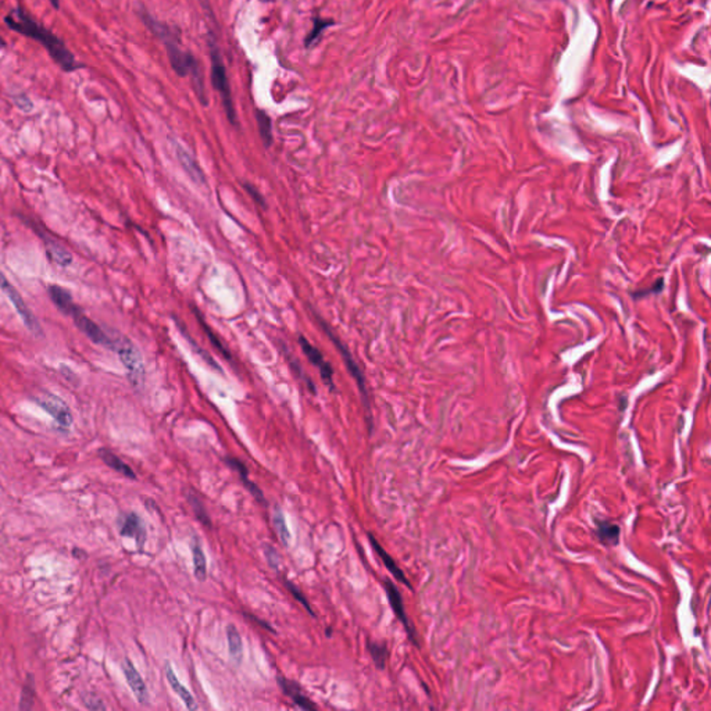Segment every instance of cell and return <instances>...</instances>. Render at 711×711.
Segmentation results:
<instances>
[{"label": "cell", "mask_w": 711, "mask_h": 711, "mask_svg": "<svg viewBox=\"0 0 711 711\" xmlns=\"http://www.w3.org/2000/svg\"><path fill=\"white\" fill-rule=\"evenodd\" d=\"M142 19L145 24L149 27V30L164 44L172 70L180 77L190 75L192 78V84L198 99L202 102V104L207 106V95L205 89L203 74L198 59L192 53L181 48L180 38H178V35L172 31L169 26L153 19L147 13H142Z\"/></svg>", "instance_id": "cell-1"}, {"label": "cell", "mask_w": 711, "mask_h": 711, "mask_svg": "<svg viewBox=\"0 0 711 711\" xmlns=\"http://www.w3.org/2000/svg\"><path fill=\"white\" fill-rule=\"evenodd\" d=\"M5 23L10 30L39 42L64 71L71 73L84 67L75 60L74 55L68 50V48L60 38L53 35L44 26L38 24L24 10L13 9L9 13V16L5 17Z\"/></svg>", "instance_id": "cell-2"}, {"label": "cell", "mask_w": 711, "mask_h": 711, "mask_svg": "<svg viewBox=\"0 0 711 711\" xmlns=\"http://www.w3.org/2000/svg\"><path fill=\"white\" fill-rule=\"evenodd\" d=\"M207 42H209L210 60H212V82H213L216 91L221 96V100H223V104H224V109H225L230 122L232 125H237L238 118H237V113H235V107H234V102H232L227 68L224 66L221 52H220V48L217 45V41H216V37L213 33H209Z\"/></svg>", "instance_id": "cell-3"}, {"label": "cell", "mask_w": 711, "mask_h": 711, "mask_svg": "<svg viewBox=\"0 0 711 711\" xmlns=\"http://www.w3.org/2000/svg\"><path fill=\"white\" fill-rule=\"evenodd\" d=\"M313 314H314V318L315 321L320 322L321 328L324 329V332L331 338L332 343L336 346L338 351L340 353L342 359H343V363L347 369V371L350 373V376L354 378L356 384H358L359 387V391H360V395H362V400H363V406L366 409V414H367V421H369V427L371 430V412H370V398H369V391H367V385H366V378H364V374L360 369V366L358 364V362L354 360V358L351 356L350 350L347 349V346L338 338V335L331 329V326L321 318V315L313 310Z\"/></svg>", "instance_id": "cell-4"}, {"label": "cell", "mask_w": 711, "mask_h": 711, "mask_svg": "<svg viewBox=\"0 0 711 711\" xmlns=\"http://www.w3.org/2000/svg\"><path fill=\"white\" fill-rule=\"evenodd\" d=\"M114 351L118 354L122 366L125 367L132 387H135L136 389L143 387L145 366H143L142 354L138 350V347L128 338H125L120 333H116Z\"/></svg>", "instance_id": "cell-5"}, {"label": "cell", "mask_w": 711, "mask_h": 711, "mask_svg": "<svg viewBox=\"0 0 711 711\" xmlns=\"http://www.w3.org/2000/svg\"><path fill=\"white\" fill-rule=\"evenodd\" d=\"M0 289L3 290V293L6 295V297L12 302V304L15 306V310L17 311V314L20 315V318L23 320V322L26 324V326L37 336H42L44 335V331L41 328V324L39 321L37 320V317L34 315V313L30 310V307L27 306L26 300L23 299V296L20 295V292L10 284V281L6 278V275L0 271Z\"/></svg>", "instance_id": "cell-6"}, {"label": "cell", "mask_w": 711, "mask_h": 711, "mask_svg": "<svg viewBox=\"0 0 711 711\" xmlns=\"http://www.w3.org/2000/svg\"><path fill=\"white\" fill-rule=\"evenodd\" d=\"M71 318L74 320L77 328L93 343L99 344V346H103L109 350H114V343H116V333L111 335V333H107L104 329L100 328V325H98L96 322H93L89 317H86L81 308H78L73 315Z\"/></svg>", "instance_id": "cell-7"}, {"label": "cell", "mask_w": 711, "mask_h": 711, "mask_svg": "<svg viewBox=\"0 0 711 711\" xmlns=\"http://www.w3.org/2000/svg\"><path fill=\"white\" fill-rule=\"evenodd\" d=\"M35 402L55 418L60 430L67 431L71 427L73 414L63 399L52 394H45L42 398H35Z\"/></svg>", "instance_id": "cell-8"}, {"label": "cell", "mask_w": 711, "mask_h": 711, "mask_svg": "<svg viewBox=\"0 0 711 711\" xmlns=\"http://www.w3.org/2000/svg\"><path fill=\"white\" fill-rule=\"evenodd\" d=\"M299 344L304 353L306 358L308 359V362L318 369L320 371V377L322 380V382L331 389V391H335V385H333V369L332 366L329 364V362L325 360L324 354L320 351V349H317L315 346H313L303 335L299 336Z\"/></svg>", "instance_id": "cell-9"}, {"label": "cell", "mask_w": 711, "mask_h": 711, "mask_svg": "<svg viewBox=\"0 0 711 711\" xmlns=\"http://www.w3.org/2000/svg\"><path fill=\"white\" fill-rule=\"evenodd\" d=\"M384 587H385V591H387V596H388V600H389V604L395 613V616L398 617V620L402 622V625L405 627L407 635H409V639L416 645L418 646V639H417V632H416V628L414 625L412 624L407 613H406V609H405V603H403V598L399 592V589L391 582V581H385L384 582Z\"/></svg>", "instance_id": "cell-10"}, {"label": "cell", "mask_w": 711, "mask_h": 711, "mask_svg": "<svg viewBox=\"0 0 711 711\" xmlns=\"http://www.w3.org/2000/svg\"><path fill=\"white\" fill-rule=\"evenodd\" d=\"M27 223L42 238L46 252H48V256L52 259L53 263H56L60 267H67L73 263L71 253L63 245H60L55 238H52L44 227L38 225L35 221H27Z\"/></svg>", "instance_id": "cell-11"}, {"label": "cell", "mask_w": 711, "mask_h": 711, "mask_svg": "<svg viewBox=\"0 0 711 711\" xmlns=\"http://www.w3.org/2000/svg\"><path fill=\"white\" fill-rule=\"evenodd\" d=\"M175 154H176L178 161H180L181 167L185 169V172L188 174V176L195 184H198V185L206 184V176H205L201 165L196 163L194 156L183 145L175 143Z\"/></svg>", "instance_id": "cell-12"}, {"label": "cell", "mask_w": 711, "mask_h": 711, "mask_svg": "<svg viewBox=\"0 0 711 711\" xmlns=\"http://www.w3.org/2000/svg\"><path fill=\"white\" fill-rule=\"evenodd\" d=\"M122 671H124V675H125V679H127V683L129 685L132 693L135 694L136 700L142 704H146L147 700H149V693H147V687H146V683L145 681L142 679L140 674L136 671V668L133 667V664L127 658L124 660L122 663Z\"/></svg>", "instance_id": "cell-13"}, {"label": "cell", "mask_w": 711, "mask_h": 711, "mask_svg": "<svg viewBox=\"0 0 711 711\" xmlns=\"http://www.w3.org/2000/svg\"><path fill=\"white\" fill-rule=\"evenodd\" d=\"M595 533L598 541L603 546H617L620 544L621 538V528L620 525L607 521V519H599L595 518Z\"/></svg>", "instance_id": "cell-14"}, {"label": "cell", "mask_w": 711, "mask_h": 711, "mask_svg": "<svg viewBox=\"0 0 711 711\" xmlns=\"http://www.w3.org/2000/svg\"><path fill=\"white\" fill-rule=\"evenodd\" d=\"M120 532H121L122 537L133 538L136 541L138 546H142L145 544V541H146L145 525H143L140 517L136 515L135 513L124 515V518L121 521Z\"/></svg>", "instance_id": "cell-15"}, {"label": "cell", "mask_w": 711, "mask_h": 711, "mask_svg": "<svg viewBox=\"0 0 711 711\" xmlns=\"http://www.w3.org/2000/svg\"><path fill=\"white\" fill-rule=\"evenodd\" d=\"M369 541L373 546V549L377 552V555L381 557V560L384 562L385 567L388 569V571L394 575V578H396L399 582H402L403 585H406L409 589H412V584L410 581L406 578L405 573L400 570V567L396 564V562L389 556V553L378 544V541L371 535V533H369Z\"/></svg>", "instance_id": "cell-16"}, {"label": "cell", "mask_w": 711, "mask_h": 711, "mask_svg": "<svg viewBox=\"0 0 711 711\" xmlns=\"http://www.w3.org/2000/svg\"><path fill=\"white\" fill-rule=\"evenodd\" d=\"M278 685L279 687L282 689V692L290 697L293 700V703L300 707L302 710H317V705L306 696L302 693L300 687L297 683L286 679V678H282V676H278Z\"/></svg>", "instance_id": "cell-17"}, {"label": "cell", "mask_w": 711, "mask_h": 711, "mask_svg": "<svg viewBox=\"0 0 711 711\" xmlns=\"http://www.w3.org/2000/svg\"><path fill=\"white\" fill-rule=\"evenodd\" d=\"M49 296L52 299V302L55 303V306L66 315L71 317L80 307L74 303L71 295L68 290H66L62 286H57V285H53V286H49Z\"/></svg>", "instance_id": "cell-18"}, {"label": "cell", "mask_w": 711, "mask_h": 711, "mask_svg": "<svg viewBox=\"0 0 711 711\" xmlns=\"http://www.w3.org/2000/svg\"><path fill=\"white\" fill-rule=\"evenodd\" d=\"M165 675H167V681H168V683H169L171 689L176 693V696L180 697V699L185 703V705H187L190 710H196V708H198V704H196V701H195V697H194V696H192V693H191V692H190V690H188V689H187V687L180 682V679L176 678V675H175V672H174V670H172V667H171L169 664H167V667H165Z\"/></svg>", "instance_id": "cell-19"}, {"label": "cell", "mask_w": 711, "mask_h": 711, "mask_svg": "<svg viewBox=\"0 0 711 711\" xmlns=\"http://www.w3.org/2000/svg\"><path fill=\"white\" fill-rule=\"evenodd\" d=\"M227 463H228V464H230L235 471H238V474H239V477H241L242 483H243V485L248 488V490H249V492H250V493L257 499V501H260V503L266 504V497H264V495H263L261 489H259V488H257V486L250 481V478H249V471H248L246 465H245L241 460H238V459H232V457H228V459H227Z\"/></svg>", "instance_id": "cell-20"}, {"label": "cell", "mask_w": 711, "mask_h": 711, "mask_svg": "<svg viewBox=\"0 0 711 711\" xmlns=\"http://www.w3.org/2000/svg\"><path fill=\"white\" fill-rule=\"evenodd\" d=\"M99 456H100V459H102V460H103V461H104L110 468L116 470L117 472H120V474H122V475H125V477H128V478H131V479H135V478H136V475H135V472L132 471V468H131L128 464H125V463H124L118 456H116L113 452L106 450V449H102V450L99 452Z\"/></svg>", "instance_id": "cell-21"}, {"label": "cell", "mask_w": 711, "mask_h": 711, "mask_svg": "<svg viewBox=\"0 0 711 711\" xmlns=\"http://www.w3.org/2000/svg\"><path fill=\"white\" fill-rule=\"evenodd\" d=\"M191 551H192V559H194V574L198 578V581L203 582V581H206V577H207V562H206L205 552L198 542H194L191 545Z\"/></svg>", "instance_id": "cell-22"}, {"label": "cell", "mask_w": 711, "mask_h": 711, "mask_svg": "<svg viewBox=\"0 0 711 711\" xmlns=\"http://www.w3.org/2000/svg\"><path fill=\"white\" fill-rule=\"evenodd\" d=\"M227 639H228L230 654H231L232 660L237 664H239V661L242 660V654H243V645H242L241 634H239V631L237 629L235 625H228L227 627Z\"/></svg>", "instance_id": "cell-23"}, {"label": "cell", "mask_w": 711, "mask_h": 711, "mask_svg": "<svg viewBox=\"0 0 711 711\" xmlns=\"http://www.w3.org/2000/svg\"><path fill=\"white\" fill-rule=\"evenodd\" d=\"M256 118H257L261 140H263L266 147H270L273 145V122H271V118L263 110H257L256 111Z\"/></svg>", "instance_id": "cell-24"}, {"label": "cell", "mask_w": 711, "mask_h": 711, "mask_svg": "<svg viewBox=\"0 0 711 711\" xmlns=\"http://www.w3.org/2000/svg\"><path fill=\"white\" fill-rule=\"evenodd\" d=\"M273 524H274V528H275V530L278 533L281 542L285 546H289V544H290V532H289V528L286 525L284 513H282V510L278 506L275 507V510L273 513Z\"/></svg>", "instance_id": "cell-25"}, {"label": "cell", "mask_w": 711, "mask_h": 711, "mask_svg": "<svg viewBox=\"0 0 711 711\" xmlns=\"http://www.w3.org/2000/svg\"><path fill=\"white\" fill-rule=\"evenodd\" d=\"M333 20H328V19H321V17H315L314 19V24H313V30L310 31V34L306 37L304 39V46L306 48H311L321 37L322 31L326 30L328 27L333 26Z\"/></svg>", "instance_id": "cell-26"}, {"label": "cell", "mask_w": 711, "mask_h": 711, "mask_svg": "<svg viewBox=\"0 0 711 711\" xmlns=\"http://www.w3.org/2000/svg\"><path fill=\"white\" fill-rule=\"evenodd\" d=\"M369 650L373 657V661L378 670H384L388 660V649L385 643H369Z\"/></svg>", "instance_id": "cell-27"}, {"label": "cell", "mask_w": 711, "mask_h": 711, "mask_svg": "<svg viewBox=\"0 0 711 711\" xmlns=\"http://www.w3.org/2000/svg\"><path fill=\"white\" fill-rule=\"evenodd\" d=\"M34 697H35V679L33 675H28L27 678V682L23 687V693H21V701H20V708L21 710H30L34 704Z\"/></svg>", "instance_id": "cell-28"}, {"label": "cell", "mask_w": 711, "mask_h": 711, "mask_svg": "<svg viewBox=\"0 0 711 711\" xmlns=\"http://www.w3.org/2000/svg\"><path fill=\"white\" fill-rule=\"evenodd\" d=\"M188 501H190V504H191V507H192V510H194L195 517H196V518H198L203 525H206V526H212L210 517H209V514H207V511H206V508H205L203 503L201 501V499H199L196 495L191 493V495L188 496Z\"/></svg>", "instance_id": "cell-29"}, {"label": "cell", "mask_w": 711, "mask_h": 711, "mask_svg": "<svg viewBox=\"0 0 711 711\" xmlns=\"http://www.w3.org/2000/svg\"><path fill=\"white\" fill-rule=\"evenodd\" d=\"M194 311L196 313V315H198V321H199V324L202 325V328H203L205 333H207V336L210 338V342H212V343H213V344H214V346L217 347V350H219L220 353H223V354H224V358H227V359H231V353H230V350H227V347H225V346H224V344L221 343V340L219 339V336H216V335L213 333V331L210 329V326H209V325H207V324L205 322V320H203L202 314H201V313H199V311H198L196 308H194Z\"/></svg>", "instance_id": "cell-30"}, {"label": "cell", "mask_w": 711, "mask_h": 711, "mask_svg": "<svg viewBox=\"0 0 711 711\" xmlns=\"http://www.w3.org/2000/svg\"><path fill=\"white\" fill-rule=\"evenodd\" d=\"M284 582H285V585H286L288 591L292 593V596H293V598H295L300 604H303V607L307 610V613H308L311 617H315V614L313 613V609L310 607V604H308L307 599L303 596V593H302V592H300V591H299V589H297L292 582H289V581H286V580H284Z\"/></svg>", "instance_id": "cell-31"}, {"label": "cell", "mask_w": 711, "mask_h": 711, "mask_svg": "<svg viewBox=\"0 0 711 711\" xmlns=\"http://www.w3.org/2000/svg\"><path fill=\"white\" fill-rule=\"evenodd\" d=\"M243 188H245V190H246V192L252 196V199L255 201V203H256L257 206H260V207L266 209V201H264L263 195L259 192V190H257L255 185H252V184H249V183H245V184H243Z\"/></svg>", "instance_id": "cell-32"}, {"label": "cell", "mask_w": 711, "mask_h": 711, "mask_svg": "<svg viewBox=\"0 0 711 711\" xmlns=\"http://www.w3.org/2000/svg\"><path fill=\"white\" fill-rule=\"evenodd\" d=\"M264 555H266V557H267L268 564H270L273 569L278 570V567H279V564H281V559H279L278 552H277L273 546L266 545V546H264Z\"/></svg>", "instance_id": "cell-33"}, {"label": "cell", "mask_w": 711, "mask_h": 711, "mask_svg": "<svg viewBox=\"0 0 711 711\" xmlns=\"http://www.w3.org/2000/svg\"><path fill=\"white\" fill-rule=\"evenodd\" d=\"M13 100L16 103V106L23 110L24 113H30L33 109H34V104L33 102L24 95V93H20V95H15L13 96Z\"/></svg>", "instance_id": "cell-34"}, {"label": "cell", "mask_w": 711, "mask_h": 711, "mask_svg": "<svg viewBox=\"0 0 711 711\" xmlns=\"http://www.w3.org/2000/svg\"><path fill=\"white\" fill-rule=\"evenodd\" d=\"M82 701H84V704H85L88 708H91V710H104V708H106V705L102 703V700H100V699H98V697H95V696H93V694H91V693H89L88 696H85Z\"/></svg>", "instance_id": "cell-35"}, {"label": "cell", "mask_w": 711, "mask_h": 711, "mask_svg": "<svg viewBox=\"0 0 711 711\" xmlns=\"http://www.w3.org/2000/svg\"><path fill=\"white\" fill-rule=\"evenodd\" d=\"M49 2L52 3V6H53L56 10L60 8V2H59V0H49Z\"/></svg>", "instance_id": "cell-36"}, {"label": "cell", "mask_w": 711, "mask_h": 711, "mask_svg": "<svg viewBox=\"0 0 711 711\" xmlns=\"http://www.w3.org/2000/svg\"><path fill=\"white\" fill-rule=\"evenodd\" d=\"M0 46H2V48H5V46H6V42L3 41V38H0Z\"/></svg>", "instance_id": "cell-37"}]
</instances>
